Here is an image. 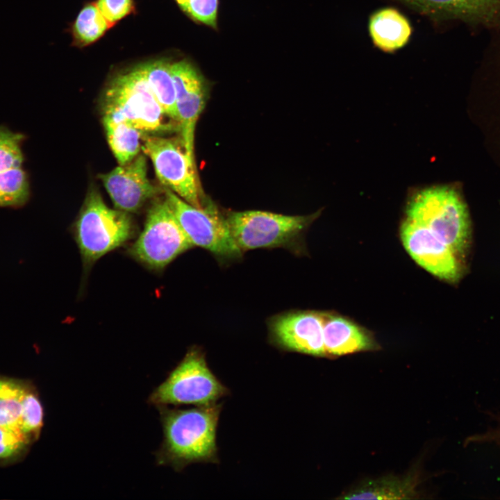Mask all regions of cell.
Segmentation results:
<instances>
[{
    "instance_id": "obj_26",
    "label": "cell",
    "mask_w": 500,
    "mask_h": 500,
    "mask_svg": "<svg viewBox=\"0 0 500 500\" xmlns=\"http://www.w3.org/2000/svg\"><path fill=\"white\" fill-rule=\"evenodd\" d=\"M28 435L21 430L0 426V458L10 457L27 444Z\"/></svg>"
},
{
    "instance_id": "obj_27",
    "label": "cell",
    "mask_w": 500,
    "mask_h": 500,
    "mask_svg": "<svg viewBox=\"0 0 500 500\" xmlns=\"http://www.w3.org/2000/svg\"><path fill=\"white\" fill-rule=\"evenodd\" d=\"M95 4L112 26L129 15L134 8L133 0H98Z\"/></svg>"
},
{
    "instance_id": "obj_19",
    "label": "cell",
    "mask_w": 500,
    "mask_h": 500,
    "mask_svg": "<svg viewBox=\"0 0 500 500\" xmlns=\"http://www.w3.org/2000/svg\"><path fill=\"white\" fill-rule=\"evenodd\" d=\"M171 65L161 60L144 64L140 67L164 112L168 117L177 122L176 90Z\"/></svg>"
},
{
    "instance_id": "obj_20",
    "label": "cell",
    "mask_w": 500,
    "mask_h": 500,
    "mask_svg": "<svg viewBox=\"0 0 500 500\" xmlns=\"http://www.w3.org/2000/svg\"><path fill=\"white\" fill-rule=\"evenodd\" d=\"M31 195L29 178L22 167L0 172V207L19 208Z\"/></svg>"
},
{
    "instance_id": "obj_7",
    "label": "cell",
    "mask_w": 500,
    "mask_h": 500,
    "mask_svg": "<svg viewBox=\"0 0 500 500\" xmlns=\"http://www.w3.org/2000/svg\"><path fill=\"white\" fill-rule=\"evenodd\" d=\"M192 246L165 198L149 209L143 231L130 253L146 266L160 269Z\"/></svg>"
},
{
    "instance_id": "obj_12",
    "label": "cell",
    "mask_w": 500,
    "mask_h": 500,
    "mask_svg": "<svg viewBox=\"0 0 500 500\" xmlns=\"http://www.w3.org/2000/svg\"><path fill=\"white\" fill-rule=\"evenodd\" d=\"M324 313L290 312L274 317L271 340L279 348L313 356H327L324 343Z\"/></svg>"
},
{
    "instance_id": "obj_15",
    "label": "cell",
    "mask_w": 500,
    "mask_h": 500,
    "mask_svg": "<svg viewBox=\"0 0 500 500\" xmlns=\"http://www.w3.org/2000/svg\"><path fill=\"white\" fill-rule=\"evenodd\" d=\"M323 334L327 356H339L378 348L365 329L342 316L324 314Z\"/></svg>"
},
{
    "instance_id": "obj_28",
    "label": "cell",
    "mask_w": 500,
    "mask_h": 500,
    "mask_svg": "<svg viewBox=\"0 0 500 500\" xmlns=\"http://www.w3.org/2000/svg\"><path fill=\"white\" fill-rule=\"evenodd\" d=\"M176 2L178 3V5L181 7V8L183 9H183H184V8H185V6L187 0H176Z\"/></svg>"
},
{
    "instance_id": "obj_4",
    "label": "cell",
    "mask_w": 500,
    "mask_h": 500,
    "mask_svg": "<svg viewBox=\"0 0 500 500\" xmlns=\"http://www.w3.org/2000/svg\"><path fill=\"white\" fill-rule=\"evenodd\" d=\"M127 212L109 208L96 190H91L75 227L76 240L83 262L90 265L120 247L132 236Z\"/></svg>"
},
{
    "instance_id": "obj_13",
    "label": "cell",
    "mask_w": 500,
    "mask_h": 500,
    "mask_svg": "<svg viewBox=\"0 0 500 500\" xmlns=\"http://www.w3.org/2000/svg\"><path fill=\"white\" fill-rule=\"evenodd\" d=\"M99 178L115 206L126 212L137 211L158 192L147 177L144 153L137 155L109 173L100 174Z\"/></svg>"
},
{
    "instance_id": "obj_25",
    "label": "cell",
    "mask_w": 500,
    "mask_h": 500,
    "mask_svg": "<svg viewBox=\"0 0 500 500\" xmlns=\"http://www.w3.org/2000/svg\"><path fill=\"white\" fill-rule=\"evenodd\" d=\"M218 0H187L183 11L196 22L217 26Z\"/></svg>"
},
{
    "instance_id": "obj_3",
    "label": "cell",
    "mask_w": 500,
    "mask_h": 500,
    "mask_svg": "<svg viewBox=\"0 0 500 500\" xmlns=\"http://www.w3.org/2000/svg\"><path fill=\"white\" fill-rule=\"evenodd\" d=\"M228 389L209 368L205 354L190 349L166 379L148 398L149 404L162 406H204L217 403L228 395Z\"/></svg>"
},
{
    "instance_id": "obj_14",
    "label": "cell",
    "mask_w": 500,
    "mask_h": 500,
    "mask_svg": "<svg viewBox=\"0 0 500 500\" xmlns=\"http://www.w3.org/2000/svg\"><path fill=\"white\" fill-rule=\"evenodd\" d=\"M440 19H456L487 26L500 24V0H399Z\"/></svg>"
},
{
    "instance_id": "obj_22",
    "label": "cell",
    "mask_w": 500,
    "mask_h": 500,
    "mask_svg": "<svg viewBox=\"0 0 500 500\" xmlns=\"http://www.w3.org/2000/svg\"><path fill=\"white\" fill-rule=\"evenodd\" d=\"M24 390L22 383L0 378V426L21 430V403Z\"/></svg>"
},
{
    "instance_id": "obj_24",
    "label": "cell",
    "mask_w": 500,
    "mask_h": 500,
    "mask_svg": "<svg viewBox=\"0 0 500 500\" xmlns=\"http://www.w3.org/2000/svg\"><path fill=\"white\" fill-rule=\"evenodd\" d=\"M21 406V431L27 435L38 433L43 424V408L32 389L25 387Z\"/></svg>"
},
{
    "instance_id": "obj_21",
    "label": "cell",
    "mask_w": 500,
    "mask_h": 500,
    "mask_svg": "<svg viewBox=\"0 0 500 500\" xmlns=\"http://www.w3.org/2000/svg\"><path fill=\"white\" fill-rule=\"evenodd\" d=\"M112 26L101 13L95 3L85 6L73 27V35L78 45H88L101 38Z\"/></svg>"
},
{
    "instance_id": "obj_11",
    "label": "cell",
    "mask_w": 500,
    "mask_h": 500,
    "mask_svg": "<svg viewBox=\"0 0 500 500\" xmlns=\"http://www.w3.org/2000/svg\"><path fill=\"white\" fill-rule=\"evenodd\" d=\"M171 72L176 90V109L181 140L187 154L195 161L194 133L205 106L206 83L197 69L187 60L172 63Z\"/></svg>"
},
{
    "instance_id": "obj_2",
    "label": "cell",
    "mask_w": 500,
    "mask_h": 500,
    "mask_svg": "<svg viewBox=\"0 0 500 500\" xmlns=\"http://www.w3.org/2000/svg\"><path fill=\"white\" fill-rule=\"evenodd\" d=\"M406 216L431 231L464 260L470 240L469 221L455 190L438 186L417 192L407 205Z\"/></svg>"
},
{
    "instance_id": "obj_18",
    "label": "cell",
    "mask_w": 500,
    "mask_h": 500,
    "mask_svg": "<svg viewBox=\"0 0 500 500\" xmlns=\"http://www.w3.org/2000/svg\"><path fill=\"white\" fill-rule=\"evenodd\" d=\"M103 123L108 142L119 165L130 162L139 154L145 133L108 115H103Z\"/></svg>"
},
{
    "instance_id": "obj_6",
    "label": "cell",
    "mask_w": 500,
    "mask_h": 500,
    "mask_svg": "<svg viewBox=\"0 0 500 500\" xmlns=\"http://www.w3.org/2000/svg\"><path fill=\"white\" fill-rule=\"evenodd\" d=\"M317 214L294 216L260 210L231 212L225 217L242 251L293 244Z\"/></svg>"
},
{
    "instance_id": "obj_8",
    "label": "cell",
    "mask_w": 500,
    "mask_h": 500,
    "mask_svg": "<svg viewBox=\"0 0 500 500\" xmlns=\"http://www.w3.org/2000/svg\"><path fill=\"white\" fill-rule=\"evenodd\" d=\"M141 150L153 165L165 188L196 208H202L201 190L193 161L182 140L144 135Z\"/></svg>"
},
{
    "instance_id": "obj_1",
    "label": "cell",
    "mask_w": 500,
    "mask_h": 500,
    "mask_svg": "<svg viewBox=\"0 0 500 500\" xmlns=\"http://www.w3.org/2000/svg\"><path fill=\"white\" fill-rule=\"evenodd\" d=\"M222 403L187 409L158 407L163 440L156 453L158 465L181 471L197 462L219 461L217 430Z\"/></svg>"
},
{
    "instance_id": "obj_16",
    "label": "cell",
    "mask_w": 500,
    "mask_h": 500,
    "mask_svg": "<svg viewBox=\"0 0 500 500\" xmlns=\"http://www.w3.org/2000/svg\"><path fill=\"white\" fill-rule=\"evenodd\" d=\"M369 32L374 44L380 50L392 53L409 41L412 28L408 19L398 10L383 8L374 12L369 21Z\"/></svg>"
},
{
    "instance_id": "obj_9",
    "label": "cell",
    "mask_w": 500,
    "mask_h": 500,
    "mask_svg": "<svg viewBox=\"0 0 500 500\" xmlns=\"http://www.w3.org/2000/svg\"><path fill=\"white\" fill-rule=\"evenodd\" d=\"M165 197L192 244L218 258L235 259L242 251L233 239L226 218L211 204L196 208L165 188Z\"/></svg>"
},
{
    "instance_id": "obj_23",
    "label": "cell",
    "mask_w": 500,
    "mask_h": 500,
    "mask_svg": "<svg viewBox=\"0 0 500 500\" xmlns=\"http://www.w3.org/2000/svg\"><path fill=\"white\" fill-rule=\"evenodd\" d=\"M26 138L23 133L0 126V172L22 167L25 160L22 144Z\"/></svg>"
},
{
    "instance_id": "obj_5",
    "label": "cell",
    "mask_w": 500,
    "mask_h": 500,
    "mask_svg": "<svg viewBox=\"0 0 500 500\" xmlns=\"http://www.w3.org/2000/svg\"><path fill=\"white\" fill-rule=\"evenodd\" d=\"M103 111V115L124 120L144 133L172 128L165 122L167 116L140 67L112 81L104 95Z\"/></svg>"
},
{
    "instance_id": "obj_17",
    "label": "cell",
    "mask_w": 500,
    "mask_h": 500,
    "mask_svg": "<svg viewBox=\"0 0 500 500\" xmlns=\"http://www.w3.org/2000/svg\"><path fill=\"white\" fill-rule=\"evenodd\" d=\"M417 480L412 474L404 477H383L367 481L346 492V499H416Z\"/></svg>"
},
{
    "instance_id": "obj_10",
    "label": "cell",
    "mask_w": 500,
    "mask_h": 500,
    "mask_svg": "<svg viewBox=\"0 0 500 500\" xmlns=\"http://www.w3.org/2000/svg\"><path fill=\"white\" fill-rule=\"evenodd\" d=\"M400 235L406 251L427 272L450 283L460 279L464 260L428 228L405 219Z\"/></svg>"
}]
</instances>
